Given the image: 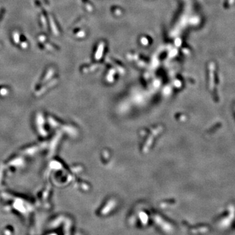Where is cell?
Segmentation results:
<instances>
[{"label": "cell", "instance_id": "obj_1", "mask_svg": "<svg viewBox=\"0 0 235 235\" xmlns=\"http://www.w3.org/2000/svg\"><path fill=\"white\" fill-rule=\"evenodd\" d=\"M19 39H20V35H18V33H16V34H14V39L15 42L18 43V41H19Z\"/></svg>", "mask_w": 235, "mask_h": 235}, {"label": "cell", "instance_id": "obj_2", "mask_svg": "<svg viewBox=\"0 0 235 235\" xmlns=\"http://www.w3.org/2000/svg\"><path fill=\"white\" fill-rule=\"evenodd\" d=\"M4 13H5V9H2V10L0 11V22H1V20H2Z\"/></svg>", "mask_w": 235, "mask_h": 235}]
</instances>
